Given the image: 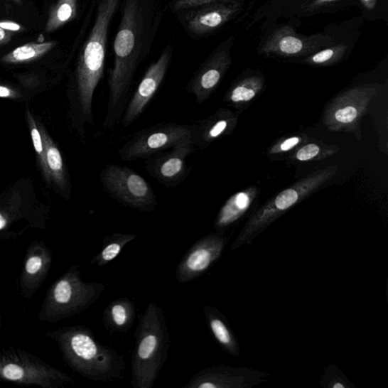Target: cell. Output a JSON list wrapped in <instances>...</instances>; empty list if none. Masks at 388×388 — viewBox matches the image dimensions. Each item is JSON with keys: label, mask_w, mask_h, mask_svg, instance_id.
<instances>
[{"label": "cell", "mask_w": 388, "mask_h": 388, "mask_svg": "<svg viewBox=\"0 0 388 388\" xmlns=\"http://www.w3.org/2000/svg\"><path fill=\"white\" fill-rule=\"evenodd\" d=\"M153 0H124L113 49L115 62L109 73V96L104 127L111 129L128 105L133 78L155 36L158 26Z\"/></svg>", "instance_id": "cell-1"}, {"label": "cell", "mask_w": 388, "mask_h": 388, "mask_svg": "<svg viewBox=\"0 0 388 388\" xmlns=\"http://www.w3.org/2000/svg\"><path fill=\"white\" fill-rule=\"evenodd\" d=\"M45 336L55 342L68 366L82 377L101 383L124 378V357L99 343L89 328L66 326L47 333Z\"/></svg>", "instance_id": "cell-2"}, {"label": "cell", "mask_w": 388, "mask_h": 388, "mask_svg": "<svg viewBox=\"0 0 388 388\" xmlns=\"http://www.w3.org/2000/svg\"><path fill=\"white\" fill-rule=\"evenodd\" d=\"M170 335L163 308L148 304L136 330L131 384L152 388L168 357Z\"/></svg>", "instance_id": "cell-3"}, {"label": "cell", "mask_w": 388, "mask_h": 388, "mask_svg": "<svg viewBox=\"0 0 388 388\" xmlns=\"http://www.w3.org/2000/svg\"><path fill=\"white\" fill-rule=\"evenodd\" d=\"M120 0H99L94 28L80 56L76 72L77 95L84 119L94 124L92 102L104 75L108 32Z\"/></svg>", "instance_id": "cell-4"}, {"label": "cell", "mask_w": 388, "mask_h": 388, "mask_svg": "<svg viewBox=\"0 0 388 388\" xmlns=\"http://www.w3.org/2000/svg\"><path fill=\"white\" fill-rule=\"evenodd\" d=\"M355 21L330 26L324 31L311 36L299 33L289 24L268 23L262 26L257 52L271 58L301 60L360 31L362 22Z\"/></svg>", "instance_id": "cell-5"}, {"label": "cell", "mask_w": 388, "mask_h": 388, "mask_svg": "<svg viewBox=\"0 0 388 388\" xmlns=\"http://www.w3.org/2000/svg\"><path fill=\"white\" fill-rule=\"evenodd\" d=\"M106 289L102 283L84 281L79 266H71L48 289L38 321L57 323L81 313L94 305Z\"/></svg>", "instance_id": "cell-6"}, {"label": "cell", "mask_w": 388, "mask_h": 388, "mask_svg": "<svg viewBox=\"0 0 388 388\" xmlns=\"http://www.w3.org/2000/svg\"><path fill=\"white\" fill-rule=\"evenodd\" d=\"M0 382L42 388H61L74 383L70 375L50 363L13 347H0Z\"/></svg>", "instance_id": "cell-7"}, {"label": "cell", "mask_w": 388, "mask_h": 388, "mask_svg": "<svg viewBox=\"0 0 388 388\" xmlns=\"http://www.w3.org/2000/svg\"><path fill=\"white\" fill-rule=\"evenodd\" d=\"M99 178L111 198L125 207L145 212L156 208L158 201L153 189L133 169L108 164L102 169Z\"/></svg>", "instance_id": "cell-8"}, {"label": "cell", "mask_w": 388, "mask_h": 388, "mask_svg": "<svg viewBox=\"0 0 388 388\" xmlns=\"http://www.w3.org/2000/svg\"><path fill=\"white\" fill-rule=\"evenodd\" d=\"M191 124L162 123L136 133L119 150L122 161L150 158L170 149L190 136Z\"/></svg>", "instance_id": "cell-9"}, {"label": "cell", "mask_w": 388, "mask_h": 388, "mask_svg": "<svg viewBox=\"0 0 388 388\" xmlns=\"http://www.w3.org/2000/svg\"><path fill=\"white\" fill-rule=\"evenodd\" d=\"M359 6V0H266L255 11L250 25L264 20V24L288 20L334 14Z\"/></svg>", "instance_id": "cell-10"}, {"label": "cell", "mask_w": 388, "mask_h": 388, "mask_svg": "<svg viewBox=\"0 0 388 388\" xmlns=\"http://www.w3.org/2000/svg\"><path fill=\"white\" fill-rule=\"evenodd\" d=\"M246 0H220L185 10L180 20L191 37H205L221 30L242 13Z\"/></svg>", "instance_id": "cell-11"}, {"label": "cell", "mask_w": 388, "mask_h": 388, "mask_svg": "<svg viewBox=\"0 0 388 388\" xmlns=\"http://www.w3.org/2000/svg\"><path fill=\"white\" fill-rule=\"evenodd\" d=\"M190 136L170 149L146 158L145 168L159 184L173 188L183 182L190 173L187 159L194 151Z\"/></svg>", "instance_id": "cell-12"}, {"label": "cell", "mask_w": 388, "mask_h": 388, "mask_svg": "<svg viewBox=\"0 0 388 388\" xmlns=\"http://www.w3.org/2000/svg\"><path fill=\"white\" fill-rule=\"evenodd\" d=\"M235 37L223 41L200 67L189 82L188 93L195 97L197 104L207 101L219 85L232 63V50Z\"/></svg>", "instance_id": "cell-13"}, {"label": "cell", "mask_w": 388, "mask_h": 388, "mask_svg": "<svg viewBox=\"0 0 388 388\" xmlns=\"http://www.w3.org/2000/svg\"><path fill=\"white\" fill-rule=\"evenodd\" d=\"M225 244L220 234H210L198 239L180 262L176 274L179 284H186L204 275L220 258Z\"/></svg>", "instance_id": "cell-14"}, {"label": "cell", "mask_w": 388, "mask_h": 388, "mask_svg": "<svg viewBox=\"0 0 388 388\" xmlns=\"http://www.w3.org/2000/svg\"><path fill=\"white\" fill-rule=\"evenodd\" d=\"M173 55V48H167L143 77L122 116L124 128H128L144 113L145 109L161 86Z\"/></svg>", "instance_id": "cell-15"}, {"label": "cell", "mask_w": 388, "mask_h": 388, "mask_svg": "<svg viewBox=\"0 0 388 388\" xmlns=\"http://www.w3.org/2000/svg\"><path fill=\"white\" fill-rule=\"evenodd\" d=\"M53 261L50 249L43 242H33L27 249L18 287L26 300L36 294L49 275Z\"/></svg>", "instance_id": "cell-16"}, {"label": "cell", "mask_w": 388, "mask_h": 388, "mask_svg": "<svg viewBox=\"0 0 388 388\" xmlns=\"http://www.w3.org/2000/svg\"><path fill=\"white\" fill-rule=\"evenodd\" d=\"M330 173L332 172L329 170L322 171L320 173L301 180L298 185L284 190L272 202L258 212L251 222L249 227L254 230L255 227L267 223L281 212L286 211L311 191L316 190L318 186L322 185Z\"/></svg>", "instance_id": "cell-17"}, {"label": "cell", "mask_w": 388, "mask_h": 388, "mask_svg": "<svg viewBox=\"0 0 388 388\" xmlns=\"http://www.w3.org/2000/svg\"><path fill=\"white\" fill-rule=\"evenodd\" d=\"M376 89V85H370L348 91L328 111V124L339 128L357 121Z\"/></svg>", "instance_id": "cell-18"}, {"label": "cell", "mask_w": 388, "mask_h": 388, "mask_svg": "<svg viewBox=\"0 0 388 388\" xmlns=\"http://www.w3.org/2000/svg\"><path fill=\"white\" fill-rule=\"evenodd\" d=\"M136 316L134 303L127 298L113 301L106 308L102 321L110 333L129 332Z\"/></svg>", "instance_id": "cell-19"}, {"label": "cell", "mask_w": 388, "mask_h": 388, "mask_svg": "<svg viewBox=\"0 0 388 388\" xmlns=\"http://www.w3.org/2000/svg\"><path fill=\"white\" fill-rule=\"evenodd\" d=\"M237 371L223 366L203 369L194 374L185 388H230L238 387Z\"/></svg>", "instance_id": "cell-20"}, {"label": "cell", "mask_w": 388, "mask_h": 388, "mask_svg": "<svg viewBox=\"0 0 388 388\" xmlns=\"http://www.w3.org/2000/svg\"><path fill=\"white\" fill-rule=\"evenodd\" d=\"M230 118L217 114L208 119L191 124L190 139L194 146L205 149L213 141L220 138L230 127Z\"/></svg>", "instance_id": "cell-21"}, {"label": "cell", "mask_w": 388, "mask_h": 388, "mask_svg": "<svg viewBox=\"0 0 388 388\" xmlns=\"http://www.w3.org/2000/svg\"><path fill=\"white\" fill-rule=\"evenodd\" d=\"M360 37V31L352 34L348 38L329 45L313 54L301 59L303 63L313 65H330L336 64L350 55L355 48Z\"/></svg>", "instance_id": "cell-22"}, {"label": "cell", "mask_w": 388, "mask_h": 388, "mask_svg": "<svg viewBox=\"0 0 388 388\" xmlns=\"http://www.w3.org/2000/svg\"><path fill=\"white\" fill-rule=\"evenodd\" d=\"M203 312L209 328L217 341L227 352L235 355L236 341L222 315L211 306H205Z\"/></svg>", "instance_id": "cell-23"}, {"label": "cell", "mask_w": 388, "mask_h": 388, "mask_svg": "<svg viewBox=\"0 0 388 388\" xmlns=\"http://www.w3.org/2000/svg\"><path fill=\"white\" fill-rule=\"evenodd\" d=\"M136 237V235L125 233H115L106 236L102 241L99 253L90 260V264L99 267L106 266L115 259L124 247L132 242Z\"/></svg>", "instance_id": "cell-24"}, {"label": "cell", "mask_w": 388, "mask_h": 388, "mask_svg": "<svg viewBox=\"0 0 388 388\" xmlns=\"http://www.w3.org/2000/svg\"><path fill=\"white\" fill-rule=\"evenodd\" d=\"M249 192H239L224 205L215 222L216 230H222L237 220L249 207Z\"/></svg>", "instance_id": "cell-25"}, {"label": "cell", "mask_w": 388, "mask_h": 388, "mask_svg": "<svg viewBox=\"0 0 388 388\" xmlns=\"http://www.w3.org/2000/svg\"><path fill=\"white\" fill-rule=\"evenodd\" d=\"M264 84V78L259 75H251L239 82L227 95L228 100L238 104L252 99Z\"/></svg>", "instance_id": "cell-26"}, {"label": "cell", "mask_w": 388, "mask_h": 388, "mask_svg": "<svg viewBox=\"0 0 388 388\" xmlns=\"http://www.w3.org/2000/svg\"><path fill=\"white\" fill-rule=\"evenodd\" d=\"M53 43H29L16 48L5 57L8 63H21L38 58L53 48Z\"/></svg>", "instance_id": "cell-27"}, {"label": "cell", "mask_w": 388, "mask_h": 388, "mask_svg": "<svg viewBox=\"0 0 388 388\" xmlns=\"http://www.w3.org/2000/svg\"><path fill=\"white\" fill-rule=\"evenodd\" d=\"M77 13V0H60L52 11L48 31L55 30L72 19Z\"/></svg>", "instance_id": "cell-28"}, {"label": "cell", "mask_w": 388, "mask_h": 388, "mask_svg": "<svg viewBox=\"0 0 388 388\" xmlns=\"http://www.w3.org/2000/svg\"><path fill=\"white\" fill-rule=\"evenodd\" d=\"M45 157L50 173L55 178L57 183L63 188L65 184L64 167L63 158L58 148L53 144H49L48 143Z\"/></svg>", "instance_id": "cell-29"}, {"label": "cell", "mask_w": 388, "mask_h": 388, "mask_svg": "<svg viewBox=\"0 0 388 388\" xmlns=\"http://www.w3.org/2000/svg\"><path fill=\"white\" fill-rule=\"evenodd\" d=\"M381 1L382 0H359L358 7L360 9L362 18L369 21L382 19L378 11L382 9L379 6Z\"/></svg>", "instance_id": "cell-30"}, {"label": "cell", "mask_w": 388, "mask_h": 388, "mask_svg": "<svg viewBox=\"0 0 388 388\" xmlns=\"http://www.w3.org/2000/svg\"><path fill=\"white\" fill-rule=\"evenodd\" d=\"M217 1H220V0H176L171 5L170 8L173 13H178V11H184Z\"/></svg>", "instance_id": "cell-31"}, {"label": "cell", "mask_w": 388, "mask_h": 388, "mask_svg": "<svg viewBox=\"0 0 388 388\" xmlns=\"http://www.w3.org/2000/svg\"><path fill=\"white\" fill-rule=\"evenodd\" d=\"M320 148L315 144H310L304 146L296 154V158L299 161H309L318 156Z\"/></svg>", "instance_id": "cell-32"}, {"label": "cell", "mask_w": 388, "mask_h": 388, "mask_svg": "<svg viewBox=\"0 0 388 388\" xmlns=\"http://www.w3.org/2000/svg\"><path fill=\"white\" fill-rule=\"evenodd\" d=\"M31 136H32L33 146H34V148H36V152L40 156H42V153L43 152V143L41 140V136L39 133V131L36 127L32 128Z\"/></svg>", "instance_id": "cell-33"}, {"label": "cell", "mask_w": 388, "mask_h": 388, "mask_svg": "<svg viewBox=\"0 0 388 388\" xmlns=\"http://www.w3.org/2000/svg\"><path fill=\"white\" fill-rule=\"evenodd\" d=\"M300 142V139L293 136V138L289 139L284 141L280 146V150L281 151H288L292 149L296 145H298Z\"/></svg>", "instance_id": "cell-34"}, {"label": "cell", "mask_w": 388, "mask_h": 388, "mask_svg": "<svg viewBox=\"0 0 388 388\" xmlns=\"http://www.w3.org/2000/svg\"><path fill=\"white\" fill-rule=\"evenodd\" d=\"M0 28L13 31H18L21 27L14 22L5 21L0 23Z\"/></svg>", "instance_id": "cell-35"}, {"label": "cell", "mask_w": 388, "mask_h": 388, "mask_svg": "<svg viewBox=\"0 0 388 388\" xmlns=\"http://www.w3.org/2000/svg\"><path fill=\"white\" fill-rule=\"evenodd\" d=\"M11 95L10 90L4 87H0V97H6Z\"/></svg>", "instance_id": "cell-36"}, {"label": "cell", "mask_w": 388, "mask_h": 388, "mask_svg": "<svg viewBox=\"0 0 388 388\" xmlns=\"http://www.w3.org/2000/svg\"><path fill=\"white\" fill-rule=\"evenodd\" d=\"M6 36V33L5 31L3 28H0V41H2L4 39H5Z\"/></svg>", "instance_id": "cell-37"}, {"label": "cell", "mask_w": 388, "mask_h": 388, "mask_svg": "<svg viewBox=\"0 0 388 388\" xmlns=\"http://www.w3.org/2000/svg\"><path fill=\"white\" fill-rule=\"evenodd\" d=\"M333 387L334 388H345V384H342L340 383H337L333 385Z\"/></svg>", "instance_id": "cell-38"}, {"label": "cell", "mask_w": 388, "mask_h": 388, "mask_svg": "<svg viewBox=\"0 0 388 388\" xmlns=\"http://www.w3.org/2000/svg\"><path fill=\"white\" fill-rule=\"evenodd\" d=\"M2 327V318L1 316H0V328Z\"/></svg>", "instance_id": "cell-39"}]
</instances>
